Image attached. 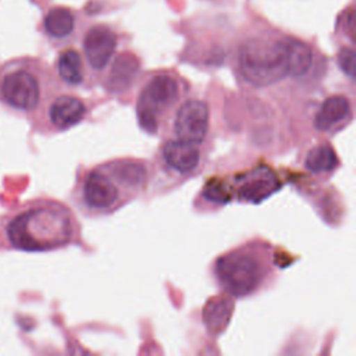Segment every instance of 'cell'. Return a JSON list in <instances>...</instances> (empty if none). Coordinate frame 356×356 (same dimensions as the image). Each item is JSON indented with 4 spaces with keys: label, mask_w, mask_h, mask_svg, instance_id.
<instances>
[{
    "label": "cell",
    "mask_w": 356,
    "mask_h": 356,
    "mask_svg": "<svg viewBox=\"0 0 356 356\" xmlns=\"http://www.w3.org/2000/svg\"><path fill=\"white\" fill-rule=\"evenodd\" d=\"M74 211L50 197L29 199L0 213V252H51L79 241Z\"/></svg>",
    "instance_id": "6da1fadb"
},
{
    "label": "cell",
    "mask_w": 356,
    "mask_h": 356,
    "mask_svg": "<svg viewBox=\"0 0 356 356\" xmlns=\"http://www.w3.org/2000/svg\"><path fill=\"white\" fill-rule=\"evenodd\" d=\"M149 179V165L139 159H114L79 171L71 192L74 204L88 217L114 213L139 196Z\"/></svg>",
    "instance_id": "7a4b0ae2"
},
{
    "label": "cell",
    "mask_w": 356,
    "mask_h": 356,
    "mask_svg": "<svg viewBox=\"0 0 356 356\" xmlns=\"http://www.w3.org/2000/svg\"><path fill=\"white\" fill-rule=\"evenodd\" d=\"M274 267L271 245L252 239L220 254L213 263V277L225 293L248 298L268 286Z\"/></svg>",
    "instance_id": "3957f363"
},
{
    "label": "cell",
    "mask_w": 356,
    "mask_h": 356,
    "mask_svg": "<svg viewBox=\"0 0 356 356\" xmlns=\"http://www.w3.org/2000/svg\"><path fill=\"white\" fill-rule=\"evenodd\" d=\"M57 90V81L38 58L15 57L0 65V106L14 115L29 121Z\"/></svg>",
    "instance_id": "277c9868"
},
{
    "label": "cell",
    "mask_w": 356,
    "mask_h": 356,
    "mask_svg": "<svg viewBox=\"0 0 356 356\" xmlns=\"http://www.w3.org/2000/svg\"><path fill=\"white\" fill-rule=\"evenodd\" d=\"M238 70L243 82L264 89L291 78L288 38L246 40L238 54Z\"/></svg>",
    "instance_id": "5b68a950"
},
{
    "label": "cell",
    "mask_w": 356,
    "mask_h": 356,
    "mask_svg": "<svg viewBox=\"0 0 356 356\" xmlns=\"http://www.w3.org/2000/svg\"><path fill=\"white\" fill-rule=\"evenodd\" d=\"M186 83L170 72H156L139 89L135 102L136 120L142 131L159 135L178 103L186 96Z\"/></svg>",
    "instance_id": "8992f818"
},
{
    "label": "cell",
    "mask_w": 356,
    "mask_h": 356,
    "mask_svg": "<svg viewBox=\"0 0 356 356\" xmlns=\"http://www.w3.org/2000/svg\"><path fill=\"white\" fill-rule=\"evenodd\" d=\"M88 113L89 107L82 97L57 90L47 97L29 122L35 132L51 135L76 127L86 118Z\"/></svg>",
    "instance_id": "52a82bcc"
},
{
    "label": "cell",
    "mask_w": 356,
    "mask_h": 356,
    "mask_svg": "<svg viewBox=\"0 0 356 356\" xmlns=\"http://www.w3.org/2000/svg\"><path fill=\"white\" fill-rule=\"evenodd\" d=\"M171 138L204 146L210 138L211 111L209 103L200 97L185 96L167 120Z\"/></svg>",
    "instance_id": "ba28073f"
},
{
    "label": "cell",
    "mask_w": 356,
    "mask_h": 356,
    "mask_svg": "<svg viewBox=\"0 0 356 356\" xmlns=\"http://www.w3.org/2000/svg\"><path fill=\"white\" fill-rule=\"evenodd\" d=\"M159 161L163 170L175 178L196 175L206 160L203 146L167 136L159 149Z\"/></svg>",
    "instance_id": "9c48e42d"
},
{
    "label": "cell",
    "mask_w": 356,
    "mask_h": 356,
    "mask_svg": "<svg viewBox=\"0 0 356 356\" xmlns=\"http://www.w3.org/2000/svg\"><path fill=\"white\" fill-rule=\"evenodd\" d=\"M281 186L278 174L268 165L254 167L232 179L231 196L234 192L241 202L257 203L273 195Z\"/></svg>",
    "instance_id": "30bf717a"
},
{
    "label": "cell",
    "mask_w": 356,
    "mask_h": 356,
    "mask_svg": "<svg viewBox=\"0 0 356 356\" xmlns=\"http://www.w3.org/2000/svg\"><path fill=\"white\" fill-rule=\"evenodd\" d=\"M353 118V103L342 93H334L323 99L313 115L317 132L334 135L343 129Z\"/></svg>",
    "instance_id": "8fae6325"
},
{
    "label": "cell",
    "mask_w": 356,
    "mask_h": 356,
    "mask_svg": "<svg viewBox=\"0 0 356 356\" xmlns=\"http://www.w3.org/2000/svg\"><path fill=\"white\" fill-rule=\"evenodd\" d=\"M115 47L117 36L106 26H95L85 35L83 54L93 71H102L107 67Z\"/></svg>",
    "instance_id": "7c38bea8"
},
{
    "label": "cell",
    "mask_w": 356,
    "mask_h": 356,
    "mask_svg": "<svg viewBox=\"0 0 356 356\" xmlns=\"http://www.w3.org/2000/svg\"><path fill=\"white\" fill-rule=\"evenodd\" d=\"M57 79L67 88H81L86 81L82 56L75 49H65L58 53L56 64Z\"/></svg>",
    "instance_id": "4fadbf2b"
},
{
    "label": "cell",
    "mask_w": 356,
    "mask_h": 356,
    "mask_svg": "<svg viewBox=\"0 0 356 356\" xmlns=\"http://www.w3.org/2000/svg\"><path fill=\"white\" fill-rule=\"evenodd\" d=\"M339 167V157L328 142L312 146L303 157V168L314 177H328Z\"/></svg>",
    "instance_id": "5bb4252c"
},
{
    "label": "cell",
    "mask_w": 356,
    "mask_h": 356,
    "mask_svg": "<svg viewBox=\"0 0 356 356\" xmlns=\"http://www.w3.org/2000/svg\"><path fill=\"white\" fill-rule=\"evenodd\" d=\"M74 15L65 7L50 8L43 18V31L50 39H65L74 31Z\"/></svg>",
    "instance_id": "9a60e30c"
},
{
    "label": "cell",
    "mask_w": 356,
    "mask_h": 356,
    "mask_svg": "<svg viewBox=\"0 0 356 356\" xmlns=\"http://www.w3.org/2000/svg\"><path fill=\"white\" fill-rule=\"evenodd\" d=\"M138 71V61L129 54H121L115 58L107 79V90L120 93L134 79Z\"/></svg>",
    "instance_id": "2e32d148"
},
{
    "label": "cell",
    "mask_w": 356,
    "mask_h": 356,
    "mask_svg": "<svg viewBox=\"0 0 356 356\" xmlns=\"http://www.w3.org/2000/svg\"><path fill=\"white\" fill-rule=\"evenodd\" d=\"M288 51L291 78H305L310 72L313 65V51L310 46L298 39L288 38Z\"/></svg>",
    "instance_id": "e0dca14e"
},
{
    "label": "cell",
    "mask_w": 356,
    "mask_h": 356,
    "mask_svg": "<svg viewBox=\"0 0 356 356\" xmlns=\"http://www.w3.org/2000/svg\"><path fill=\"white\" fill-rule=\"evenodd\" d=\"M355 50L349 49V47H343L341 49V51L338 53V65L341 68V71L348 75L350 79L355 78Z\"/></svg>",
    "instance_id": "ac0fdd59"
}]
</instances>
